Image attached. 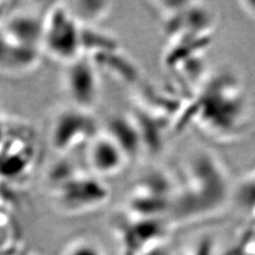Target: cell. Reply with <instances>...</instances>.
I'll use <instances>...</instances> for the list:
<instances>
[{"label":"cell","mask_w":255,"mask_h":255,"mask_svg":"<svg viewBox=\"0 0 255 255\" xmlns=\"http://www.w3.org/2000/svg\"><path fill=\"white\" fill-rule=\"evenodd\" d=\"M100 131L92 112L71 106L54 116L50 128L52 148L67 154L80 146H86Z\"/></svg>","instance_id":"277c9868"},{"label":"cell","mask_w":255,"mask_h":255,"mask_svg":"<svg viewBox=\"0 0 255 255\" xmlns=\"http://www.w3.org/2000/svg\"><path fill=\"white\" fill-rule=\"evenodd\" d=\"M185 185L179 193L178 202L183 211L187 206L198 211L215 209L225 200L228 183L226 173L216 159L206 152H199L190 158L185 169Z\"/></svg>","instance_id":"7a4b0ae2"},{"label":"cell","mask_w":255,"mask_h":255,"mask_svg":"<svg viewBox=\"0 0 255 255\" xmlns=\"http://www.w3.org/2000/svg\"><path fill=\"white\" fill-rule=\"evenodd\" d=\"M63 82L71 106L90 112L97 106L100 98L98 66L89 55L83 54L66 64Z\"/></svg>","instance_id":"8992f818"},{"label":"cell","mask_w":255,"mask_h":255,"mask_svg":"<svg viewBox=\"0 0 255 255\" xmlns=\"http://www.w3.org/2000/svg\"><path fill=\"white\" fill-rule=\"evenodd\" d=\"M85 161L90 172L103 179L121 172L130 159L113 138L100 131L86 145Z\"/></svg>","instance_id":"52a82bcc"},{"label":"cell","mask_w":255,"mask_h":255,"mask_svg":"<svg viewBox=\"0 0 255 255\" xmlns=\"http://www.w3.org/2000/svg\"><path fill=\"white\" fill-rule=\"evenodd\" d=\"M69 12L83 27L101 20L110 11V2L106 1H75L65 3Z\"/></svg>","instance_id":"8fae6325"},{"label":"cell","mask_w":255,"mask_h":255,"mask_svg":"<svg viewBox=\"0 0 255 255\" xmlns=\"http://www.w3.org/2000/svg\"><path fill=\"white\" fill-rule=\"evenodd\" d=\"M110 191L102 179L93 173L78 172L58 182L55 199L63 210L83 212L97 209L108 201Z\"/></svg>","instance_id":"5b68a950"},{"label":"cell","mask_w":255,"mask_h":255,"mask_svg":"<svg viewBox=\"0 0 255 255\" xmlns=\"http://www.w3.org/2000/svg\"><path fill=\"white\" fill-rule=\"evenodd\" d=\"M223 82L219 89H207L199 100V121L205 129L219 138L236 137L248 121V101L233 80L230 86Z\"/></svg>","instance_id":"6da1fadb"},{"label":"cell","mask_w":255,"mask_h":255,"mask_svg":"<svg viewBox=\"0 0 255 255\" xmlns=\"http://www.w3.org/2000/svg\"><path fill=\"white\" fill-rule=\"evenodd\" d=\"M106 132L111 138H113L129 159L137 156L139 151L145 148L136 118L118 115L109 119Z\"/></svg>","instance_id":"30bf717a"},{"label":"cell","mask_w":255,"mask_h":255,"mask_svg":"<svg viewBox=\"0 0 255 255\" xmlns=\"http://www.w3.org/2000/svg\"><path fill=\"white\" fill-rule=\"evenodd\" d=\"M41 52L13 41L0 29V73L23 74L36 67Z\"/></svg>","instance_id":"9c48e42d"},{"label":"cell","mask_w":255,"mask_h":255,"mask_svg":"<svg viewBox=\"0 0 255 255\" xmlns=\"http://www.w3.org/2000/svg\"><path fill=\"white\" fill-rule=\"evenodd\" d=\"M42 51L66 65L84 54L83 26L65 3H57L44 15Z\"/></svg>","instance_id":"3957f363"},{"label":"cell","mask_w":255,"mask_h":255,"mask_svg":"<svg viewBox=\"0 0 255 255\" xmlns=\"http://www.w3.org/2000/svg\"><path fill=\"white\" fill-rule=\"evenodd\" d=\"M43 23L44 17L29 12H18L7 17L0 29L21 46L42 52Z\"/></svg>","instance_id":"ba28073f"}]
</instances>
